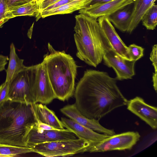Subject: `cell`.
<instances>
[{"label": "cell", "mask_w": 157, "mask_h": 157, "mask_svg": "<svg viewBox=\"0 0 157 157\" xmlns=\"http://www.w3.org/2000/svg\"><path fill=\"white\" fill-rule=\"evenodd\" d=\"M116 78L106 72L87 70L77 83L74 93L75 104L84 116L99 120L128 100L117 84Z\"/></svg>", "instance_id": "obj_1"}, {"label": "cell", "mask_w": 157, "mask_h": 157, "mask_svg": "<svg viewBox=\"0 0 157 157\" xmlns=\"http://www.w3.org/2000/svg\"><path fill=\"white\" fill-rule=\"evenodd\" d=\"M37 121L33 104L5 102L0 106V144L27 147V136Z\"/></svg>", "instance_id": "obj_2"}, {"label": "cell", "mask_w": 157, "mask_h": 157, "mask_svg": "<svg viewBox=\"0 0 157 157\" xmlns=\"http://www.w3.org/2000/svg\"><path fill=\"white\" fill-rule=\"evenodd\" d=\"M75 19L76 56L88 65L96 67L102 60L105 50L111 45L96 19L82 13L76 15Z\"/></svg>", "instance_id": "obj_3"}, {"label": "cell", "mask_w": 157, "mask_h": 157, "mask_svg": "<svg viewBox=\"0 0 157 157\" xmlns=\"http://www.w3.org/2000/svg\"><path fill=\"white\" fill-rule=\"evenodd\" d=\"M50 54L42 61L56 98L64 101L72 96L78 66L73 58L64 51L55 50L49 43Z\"/></svg>", "instance_id": "obj_4"}, {"label": "cell", "mask_w": 157, "mask_h": 157, "mask_svg": "<svg viewBox=\"0 0 157 157\" xmlns=\"http://www.w3.org/2000/svg\"><path fill=\"white\" fill-rule=\"evenodd\" d=\"M90 145L88 142L78 138L76 139L47 142L30 147L33 152L46 157L69 156L86 152Z\"/></svg>", "instance_id": "obj_5"}, {"label": "cell", "mask_w": 157, "mask_h": 157, "mask_svg": "<svg viewBox=\"0 0 157 157\" xmlns=\"http://www.w3.org/2000/svg\"><path fill=\"white\" fill-rule=\"evenodd\" d=\"M32 66L18 73L9 83V100L35 104L32 91Z\"/></svg>", "instance_id": "obj_6"}, {"label": "cell", "mask_w": 157, "mask_h": 157, "mask_svg": "<svg viewBox=\"0 0 157 157\" xmlns=\"http://www.w3.org/2000/svg\"><path fill=\"white\" fill-rule=\"evenodd\" d=\"M137 132L129 131L109 136L99 142L91 144L86 152H104L112 151L130 150L140 140Z\"/></svg>", "instance_id": "obj_7"}, {"label": "cell", "mask_w": 157, "mask_h": 157, "mask_svg": "<svg viewBox=\"0 0 157 157\" xmlns=\"http://www.w3.org/2000/svg\"><path fill=\"white\" fill-rule=\"evenodd\" d=\"M32 91L35 103L47 105L56 98L42 62L33 65Z\"/></svg>", "instance_id": "obj_8"}, {"label": "cell", "mask_w": 157, "mask_h": 157, "mask_svg": "<svg viewBox=\"0 0 157 157\" xmlns=\"http://www.w3.org/2000/svg\"><path fill=\"white\" fill-rule=\"evenodd\" d=\"M78 138L73 132L67 128L44 130L34 125L27 136L26 142L27 147H30L42 143Z\"/></svg>", "instance_id": "obj_9"}, {"label": "cell", "mask_w": 157, "mask_h": 157, "mask_svg": "<svg viewBox=\"0 0 157 157\" xmlns=\"http://www.w3.org/2000/svg\"><path fill=\"white\" fill-rule=\"evenodd\" d=\"M102 59L106 65L114 70L117 80L131 79L135 75L134 67L136 61L123 58L111 45L105 50Z\"/></svg>", "instance_id": "obj_10"}, {"label": "cell", "mask_w": 157, "mask_h": 157, "mask_svg": "<svg viewBox=\"0 0 157 157\" xmlns=\"http://www.w3.org/2000/svg\"><path fill=\"white\" fill-rule=\"evenodd\" d=\"M127 109L137 116L153 129L157 128V108L146 103L142 98L136 96L128 100Z\"/></svg>", "instance_id": "obj_11"}, {"label": "cell", "mask_w": 157, "mask_h": 157, "mask_svg": "<svg viewBox=\"0 0 157 157\" xmlns=\"http://www.w3.org/2000/svg\"><path fill=\"white\" fill-rule=\"evenodd\" d=\"M63 114L79 124L86 127L108 136L116 134L114 131L102 126L99 120L90 119L83 115L77 109L75 104L67 105L60 109Z\"/></svg>", "instance_id": "obj_12"}, {"label": "cell", "mask_w": 157, "mask_h": 157, "mask_svg": "<svg viewBox=\"0 0 157 157\" xmlns=\"http://www.w3.org/2000/svg\"><path fill=\"white\" fill-rule=\"evenodd\" d=\"M97 21L101 31L114 50L123 58L132 60L128 54V47L117 33L108 16L99 17Z\"/></svg>", "instance_id": "obj_13"}, {"label": "cell", "mask_w": 157, "mask_h": 157, "mask_svg": "<svg viewBox=\"0 0 157 157\" xmlns=\"http://www.w3.org/2000/svg\"><path fill=\"white\" fill-rule=\"evenodd\" d=\"M133 2V0H113L100 5L86 7L79 10V13L97 19L102 16H109Z\"/></svg>", "instance_id": "obj_14"}, {"label": "cell", "mask_w": 157, "mask_h": 157, "mask_svg": "<svg viewBox=\"0 0 157 157\" xmlns=\"http://www.w3.org/2000/svg\"><path fill=\"white\" fill-rule=\"evenodd\" d=\"M61 121L64 127L73 132L78 138L89 142L90 145L101 141L109 136L95 132L70 118L61 117Z\"/></svg>", "instance_id": "obj_15"}, {"label": "cell", "mask_w": 157, "mask_h": 157, "mask_svg": "<svg viewBox=\"0 0 157 157\" xmlns=\"http://www.w3.org/2000/svg\"><path fill=\"white\" fill-rule=\"evenodd\" d=\"M33 105L38 121L50 125L56 129H64L63 123L55 112L49 109L45 105L37 103L33 104Z\"/></svg>", "instance_id": "obj_16"}, {"label": "cell", "mask_w": 157, "mask_h": 157, "mask_svg": "<svg viewBox=\"0 0 157 157\" xmlns=\"http://www.w3.org/2000/svg\"><path fill=\"white\" fill-rule=\"evenodd\" d=\"M156 0H133V6L127 32L131 33L136 28L145 13Z\"/></svg>", "instance_id": "obj_17"}, {"label": "cell", "mask_w": 157, "mask_h": 157, "mask_svg": "<svg viewBox=\"0 0 157 157\" xmlns=\"http://www.w3.org/2000/svg\"><path fill=\"white\" fill-rule=\"evenodd\" d=\"M91 0H74L58 8L44 10L40 13V17H45L57 14L70 13L86 7Z\"/></svg>", "instance_id": "obj_18"}, {"label": "cell", "mask_w": 157, "mask_h": 157, "mask_svg": "<svg viewBox=\"0 0 157 157\" xmlns=\"http://www.w3.org/2000/svg\"><path fill=\"white\" fill-rule=\"evenodd\" d=\"M40 13L39 5L36 0H34L24 5L13 8L7 10L6 20L18 16H35L38 19Z\"/></svg>", "instance_id": "obj_19"}, {"label": "cell", "mask_w": 157, "mask_h": 157, "mask_svg": "<svg viewBox=\"0 0 157 157\" xmlns=\"http://www.w3.org/2000/svg\"><path fill=\"white\" fill-rule=\"evenodd\" d=\"M129 5L108 16L109 19L119 30L126 32L131 17L132 8Z\"/></svg>", "instance_id": "obj_20"}, {"label": "cell", "mask_w": 157, "mask_h": 157, "mask_svg": "<svg viewBox=\"0 0 157 157\" xmlns=\"http://www.w3.org/2000/svg\"><path fill=\"white\" fill-rule=\"evenodd\" d=\"M23 62L24 60L20 59L18 56L14 45L12 43L10 47V58L6 70V82H10L18 73L27 67L23 64Z\"/></svg>", "instance_id": "obj_21"}, {"label": "cell", "mask_w": 157, "mask_h": 157, "mask_svg": "<svg viewBox=\"0 0 157 157\" xmlns=\"http://www.w3.org/2000/svg\"><path fill=\"white\" fill-rule=\"evenodd\" d=\"M33 152L29 147H19L0 144V155L7 157H12L19 155Z\"/></svg>", "instance_id": "obj_22"}, {"label": "cell", "mask_w": 157, "mask_h": 157, "mask_svg": "<svg viewBox=\"0 0 157 157\" xmlns=\"http://www.w3.org/2000/svg\"><path fill=\"white\" fill-rule=\"evenodd\" d=\"M141 21L148 30H153L157 25V6L154 4L145 13Z\"/></svg>", "instance_id": "obj_23"}, {"label": "cell", "mask_w": 157, "mask_h": 157, "mask_svg": "<svg viewBox=\"0 0 157 157\" xmlns=\"http://www.w3.org/2000/svg\"><path fill=\"white\" fill-rule=\"evenodd\" d=\"M144 48L134 44H131L128 47L129 57L132 60L135 61L143 56Z\"/></svg>", "instance_id": "obj_24"}, {"label": "cell", "mask_w": 157, "mask_h": 157, "mask_svg": "<svg viewBox=\"0 0 157 157\" xmlns=\"http://www.w3.org/2000/svg\"><path fill=\"white\" fill-rule=\"evenodd\" d=\"M9 83L5 81L0 86V106L9 100Z\"/></svg>", "instance_id": "obj_25"}, {"label": "cell", "mask_w": 157, "mask_h": 157, "mask_svg": "<svg viewBox=\"0 0 157 157\" xmlns=\"http://www.w3.org/2000/svg\"><path fill=\"white\" fill-rule=\"evenodd\" d=\"M34 0H5L7 7V11Z\"/></svg>", "instance_id": "obj_26"}, {"label": "cell", "mask_w": 157, "mask_h": 157, "mask_svg": "<svg viewBox=\"0 0 157 157\" xmlns=\"http://www.w3.org/2000/svg\"><path fill=\"white\" fill-rule=\"evenodd\" d=\"M7 9L5 0H0V27L7 21L6 20Z\"/></svg>", "instance_id": "obj_27"}, {"label": "cell", "mask_w": 157, "mask_h": 157, "mask_svg": "<svg viewBox=\"0 0 157 157\" xmlns=\"http://www.w3.org/2000/svg\"><path fill=\"white\" fill-rule=\"evenodd\" d=\"M38 2L40 13L48 6L56 3L59 0H36Z\"/></svg>", "instance_id": "obj_28"}, {"label": "cell", "mask_w": 157, "mask_h": 157, "mask_svg": "<svg viewBox=\"0 0 157 157\" xmlns=\"http://www.w3.org/2000/svg\"><path fill=\"white\" fill-rule=\"evenodd\" d=\"M157 45L155 44L152 47V50L150 56V59L152 63L155 70V72L157 73Z\"/></svg>", "instance_id": "obj_29"}, {"label": "cell", "mask_w": 157, "mask_h": 157, "mask_svg": "<svg viewBox=\"0 0 157 157\" xmlns=\"http://www.w3.org/2000/svg\"><path fill=\"white\" fill-rule=\"evenodd\" d=\"M74 0H59L56 3L48 6L43 11L51 10L58 8Z\"/></svg>", "instance_id": "obj_30"}, {"label": "cell", "mask_w": 157, "mask_h": 157, "mask_svg": "<svg viewBox=\"0 0 157 157\" xmlns=\"http://www.w3.org/2000/svg\"><path fill=\"white\" fill-rule=\"evenodd\" d=\"M9 58L6 56L0 55V72L5 69V67L7 63Z\"/></svg>", "instance_id": "obj_31"}, {"label": "cell", "mask_w": 157, "mask_h": 157, "mask_svg": "<svg viewBox=\"0 0 157 157\" xmlns=\"http://www.w3.org/2000/svg\"><path fill=\"white\" fill-rule=\"evenodd\" d=\"M35 125L38 128L44 130H50L56 129L50 125L40 122L38 121V120Z\"/></svg>", "instance_id": "obj_32"}, {"label": "cell", "mask_w": 157, "mask_h": 157, "mask_svg": "<svg viewBox=\"0 0 157 157\" xmlns=\"http://www.w3.org/2000/svg\"><path fill=\"white\" fill-rule=\"evenodd\" d=\"M112 0H91L90 3L86 7H90L100 5Z\"/></svg>", "instance_id": "obj_33"}, {"label": "cell", "mask_w": 157, "mask_h": 157, "mask_svg": "<svg viewBox=\"0 0 157 157\" xmlns=\"http://www.w3.org/2000/svg\"><path fill=\"white\" fill-rule=\"evenodd\" d=\"M152 82H153V86L155 92L157 91V73L155 72L153 73L152 75Z\"/></svg>", "instance_id": "obj_34"}, {"label": "cell", "mask_w": 157, "mask_h": 157, "mask_svg": "<svg viewBox=\"0 0 157 157\" xmlns=\"http://www.w3.org/2000/svg\"><path fill=\"white\" fill-rule=\"evenodd\" d=\"M0 157H7L6 156L0 155Z\"/></svg>", "instance_id": "obj_35"}]
</instances>
